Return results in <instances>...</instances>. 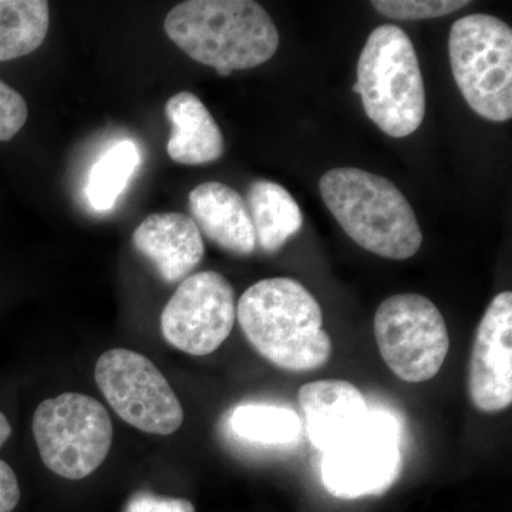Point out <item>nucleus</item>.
Masks as SVG:
<instances>
[{
  "instance_id": "16",
  "label": "nucleus",
  "mask_w": 512,
  "mask_h": 512,
  "mask_svg": "<svg viewBox=\"0 0 512 512\" xmlns=\"http://www.w3.org/2000/svg\"><path fill=\"white\" fill-rule=\"evenodd\" d=\"M245 202L254 225L256 247L262 251L275 254L301 231V208L282 185L256 180L249 185Z\"/></svg>"
},
{
  "instance_id": "20",
  "label": "nucleus",
  "mask_w": 512,
  "mask_h": 512,
  "mask_svg": "<svg viewBox=\"0 0 512 512\" xmlns=\"http://www.w3.org/2000/svg\"><path fill=\"white\" fill-rule=\"evenodd\" d=\"M470 5L467 0H373L372 6L386 18L433 19L450 15Z\"/></svg>"
},
{
  "instance_id": "23",
  "label": "nucleus",
  "mask_w": 512,
  "mask_h": 512,
  "mask_svg": "<svg viewBox=\"0 0 512 512\" xmlns=\"http://www.w3.org/2000/svg\"><path fill=\"white\" fill-rule=\"evenodd\" d=\"M20 501V487L15 471L0 460V512H12Z\"/></svg>"
},
{
  "instance_id": "15",
  "label": "nucleus",
  "mask_w": 512,
  "mask_h": 512,
  "mask_svg": "<svg viewBox=\"0 0 512 512\" xmlns=\"http://www.w3.org/2000/svg\"><path fill=\"white\" fill-rule=\"evenodd\" d=\"M165 116L171 123L167 153L184 165H204L220 160L224 137L210 110L195 94H175L165 104Z\"/></svg>"
},
{
  "instance_id": "14",
  "label": "nucleus",
  "mask_w": 512,
  "mask_h": 512,
  "mask_svg": "<svg viewBox=\"0 0 512 512\" xmlns=\"http://www.w3.org/2000/svg\"><path fill=\"white\" fill-rule=\"evenodd\" d=\"M192 220L210 241L229 252L247 256L256 249L254 225L247 202L234 188L204 183L188 195Z\"/></svg>"
},
{
  "instance_id": "1",
  "label": "nucleus",
  "mask_w": 512,
  "mask_h": 512,
  "mask_svg": "<svg viewBox=\"0 0 512 512\" xmlns=\"http://www.w3.org/2000/svg\"><path fill=\"white\" fill-rule=\"evenodd\" d=\"M237 318L245 338L286 372H311L329 362L332 339L308 289L292 278L262 279L242 293Z\"/></svg>"
},
{
  "instance_id": "5",
  "label": "nucleus",
  "mask_w": 512,
  "mask_h": 512,
  "mask_svg": "<svg viewBox=\"0 0 512 512\" xmlns=\"http://www.w3.org/2000/svg\"><path fill=\"white\" fill-rule=\"evenodd\" d=\"M458 89L478 116L494 123L512 117V30L491 15L458 19L448 37Z\"/></svg>"
},
{
  "instance_id": "12",
  "label": "nucleus",
  "mask_w": 512,
  "mask_h": 512,
  "mask_svg": "<svg viewBox=\"0 0 512 512\" xmlns=\"http://www.w3.org/2000/svg\"><path fill=\"white\" fill-rule=\"evenodd\" d=\"M303 426L323 454L362 430L372 410L363 393L346 380H318L299 389Z\"/></svg>"
},
{
  "instance_id": "25",
  "label": "nucleus",
  "mask_w": 512,
  "mask_h": 512,
  "mask_svg": "<svg viewBox=\"0 0 512 512\" xmlns=\"http://www.w3.org/2000/svg\"><path fill=\"white\" fill-rule=\"evenodd\" d=\"M353 92L359 94L360 90H359V86H357V84H355V86H353Z\"/></svg>"
},
{
  "instance_id": "21",
  "label": "nucleus",
  "mask_w": 512,
  "mask_h": 512,
  "mask_svg": "<svg viewBox=\"0 0 512 512\" xmlns=\"http://www.w3.org/2000/svg\"><path fill=\"white\" fill-rule=\"evenodd\" d=\"M28 120V104L22 94L0 80V141L12 140Z\"/></svg>"
},
{
  "instance_id": "2",
  "label": "nucleus",
  "mask_w": 512,
  "mask_h": 512,
  "mask_svg": "<svg viewBox=\"0 0 512 512\" xmlns=\"http://www.w3.org/2000/svg\"><path fill=\"white\" fill-rule=\"evenodd\" d=\"M164 30L185 55L220 76L261 66L279 46L274 20L252 0H188L170 10Z\"/></svg>"
},
{
  "instance_id": "24",
  "label": "nucleus",
  "mask_w": 512,
  "mask_h": 512,
  "mask_svg": "<svg viewBox=\"0 0 512 512\" xmlns=\"http://www.w3.org/2000/svg\"><path fill=\"white\" fill-rule=\"evenodd\" d=\"M10 434H12V426H10L8 417L0 412V448L9 440Z\"/></svg>"
},
{
  "instance_id": "17",
  "label": "nucleus",
  "mask_w": 512,
  "mask_h": 512,
  "mask_svg": "<svg viewBox=\"0 0 512 512\" xmlns=\"http://www.w3.org/2000/svg\"><path fill=\"white\" fill-rule=\"evenodd\" d=\"M49 26L45 0H0V62L35 52L45 42Z\"/></svg>"
},
{
  "instance_id": "7",
  "label": "nucleus",
  "mask_w": 512,
  "mask_h": 512,
  "mask_svg": "<svg viewBox=\"0 0 512 512\" xmlns=\"http://www.w3.org/2000/svg\"><path fill=\"white\" fill-rule=\"evenodd\" d=\"M375 338L384 363L407 383L433 379L450 350L446 320L419 293H400L380 303Z\"/></svg>"
},
{
  "instance_id": "11",
  "label": "nucleus",
  "mask_w": 512,
  "mask_h": 512,
  "mask_svg": "<svg viewBox=\"0 0 512 512\" xmlns=\"http://www.w3.org/2000/svg\"><path fill=\"white\" fill-rule=\"evenodd\" d=\"M468 394L484 413H498L512 403V293L491 301L478 325L470 369Z\"/></svg>"
},
{
  "instance_id": "22",
  "label": "nucleus",
  "mask_w": 512,
  "mask_h": 512,
  "mask_svg": "<svg viewBox=\"0 0 512 512\" xmlns=\"http://www.w3.org/2000/svg\"><path fill=\"white\" fill-rule=\"evenodd\" d=\"M126 512H195V507L184 498L160 497L141 491L130 498Z\"/></svg>"
},
{
  "instance_id": "8",
  "label": "nucleus",
  "mask_w": 512,
  "mask_h": 512,
  "mask_svg": "<svg viewBox=\"0 0 512 512\" xmlns=\"http://www.w3.org/2000/svg\"><path fill=\"white\" fill-rule=\"evenodd\" d=\"M94 377L111 409L134 429L170 436L183 426L177 394L146 356L128 349L107 350L97 360Z\"/></svg>"
},
{
  "instance_id": "19",
  "label": "nucleus",
  "mask_w": 512,
  "mask_h": 512,
  "mask_svg": "<svg viewBox=\"0 0 512 512\" xmlns=\"http://www.w3.org/2000/svg\"><path fill=\"white\" fill-rule=\"evenodd\" d=\"M141 157L133 141H120L94 164L87 183V198L97 211H109L136 173Z\"/></svg>"
},
{
  "instance_id": "13",
  "label": "nucleus",
  "mask_w": 512,
  "mask_h": 512,
  "mask_svg": "<svg viewBox=\"0 0 512 512\" xmlns=\"http://www.w3.org/2000/svg\"><path fill=\"white\" fill-rule=\"evenodd\" d=\"M133 244L167 284L187 279L205 254L200 229L180 212L148 215L134 231Z\"/></svg>"
},
{
  "instance_id": "18",
  "label": "nucleus",
  "mask_w": 512,
  "mask_h": 512,
  "mask_svg": "<svg viewBox=\"0 0 512 512\" xmlns=\"http://www.w3.org/2000/svg\"><path fill=\"white\" fill-rule=\"evenodd\" d=\"M231 427L238 437L252 443L284 446L299 439L302 420L289 407L251 403L232 412Z\"/></svg>"
},
{
  "instance_id": "3",
  "label": "nucleus",
  "mask_w": 512,
  "mask_h": 512,
  "mask_svg": "<svg viewBox=\"0 0 512 512\" xmlns=\"http://www.w3.org/2000/svg\"><path fill=\"white\" fill-rule=\"evenodd\" d=\"M320 195L343 231L359 247L383 258H412L423 244V232L402 191L380 175L359 168L328 171Z\"/></svg>"
},
{
  "instance_id": "6",
  "label": "nucleus",
  "mask_w": 512,
  "mask_h": 512,
  "mask_svg": "<svg viewBox=\"0 0 512 512\" xmlns=\"http://www.w3.org/2000/svg\"><path fill=\"white\" fill-rule=\"evenodd\" d=\"M33 436L50 471L67 480H83L109 456L113 423L106 407L93 397L63 393L37 406Z\"/></svg>"
},
{
  "instance_id": "9",
  "label": "nucleus",
  "mask_w": 512,
  "mask_h": 512,
  "mask_svg": "<svg viewBox=\"0 0 512 512\" xmlns=\"http://www.w3.org/2000/svg\"><path fill=\"white\" fill-rule=\"evenodd\" d=\"M402 468L399 424L390 414L370 412L362 430L323 454L322 481L333 497L356 500L386 493Z\"/></svg>"
},
{
  "instance_id": "4",
  "label": "nucleus",
  "mask_w": 512,
  "mask_h": 512,
  "mask_svg": "<svg viewBox=\"0 0 512 512\" xmlns=\"http://www.w3.org/2000/svg\"><path fill=\"white\" fill-rule=\"evenodd\" d=\"M357 86L367 117L394 138L419 130L426 114V90L409 35L383 25L370 33L359 62Z\"/></svg>"
},
{
  "instance_id": "10",
  "label": "nucleus",
  "mask_w": 512,
  "mask_h": 512,
  "mask_svg": "<svg viewBox=\"0 0 512 512\" xmlns=\"http://www.w3.org/2000/svg\"><path fill=\"white\" fill-rule=\"evenodd\" d=\"M237 319L235 292L214 271L188 276L161 313V333L173 348L191 356H208L231 335Z\"/></svg>"
}]
</instances>
